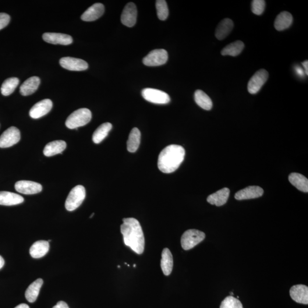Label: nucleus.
Returning a JSON list of instances; mask_svg holds the SVG:
<instances>
[{
	"instance_id": "nucleus-1",
	"label": "nucleus",
	"mask_w": 308,
	"mask_h": 308,
	"mask_svg": "<svg viewBox=\"0 0 308 308\" xmlns=\"http://www.w3.org/2000/svg\"><path fill=\"white\" fill-rule=\"evenodd\" d=\"M120 231L123 236L124 243L138 254H142L144 250L145 240L142 228L135 218L123 219Z\"/></svg>"
},
{
	"instance_id": "nucleus-2",
	"label": "nucleus",
	"mask_w": 308,
	"mask_h": 308,
	"mask_svg": "<svg viewBox=\"0 0 308 308\" xmlns=\"http://www.w3.org/2000/svg\"><path fill=\"white\" fill-rule=\"evenodd\" d=\"M185 157L184 148L177 144H171L163 150L158 157L159 170L166 173L174 172L182 164Z\"/></svg>"
},
{
	"instance_id": "nucleus-3",
	"label": "nucleus",
	"mask_w": 308,
	"mask_h": 308,
	"mask_svg": "<svg viewBox=\"0 0 308 308\" xmlns=\"http://www.w3.org/2000/svg\"><path fill=\"white\" fill-rule=\"evenodd\" d=\"M91 112L89 109L82 108L71 114L66 119L65 125L70 129L85 126L91 119Z\"/></svg>"
},
{
	"instance_id": "nucleus-4",
	"label": "nucleus",
	"mask_w": 308,
	"mask_h": 308,
	"mask_svg": "<svg viewBox=\"0 0 308 308\" xmlns=\"http://www.w3.org/2000/svg\"><path fill=\"white\" fill-rule=\"evenodd\" d=\"M86 197V190L83 186L78 185L71 190L65 201V208L73 211L79 208Z\"/></svg>"
},
{
	"instance_id": "nucleus-5",
	"label": "nucleus",
	"mask_w": 308,
	"mask_h": 308,
	"mask_svg": "<svg viewBox=\"0 0 308 308\" xmlns=\"http://www.w3.org/2000/svg\"><path fill=\"white\" fill-rule=\"evenodd\" d=\"M203 232L197 229L187 230L181 238V245L183 250L188 251L193 249L205 239Z\"/></svg>"
},
{
	"instance_id": "nucleus-6",
	"label": "nucleus",
	"mask_w": 308,
	"mask_h": 308,
	"mask_svg": "<svg viewBox=\"0 0 308 308\" xmlns=\"http://www.w3.org/2000/svg\"><path fill=\"white\" fill-rule=\"evenodd\" d=\"M141 95L145 100L155 104L165 105L170 102L168 94L155 88H144L141 91Z\"/></svg>"
},
{
	"instance_id": "nucleus-7",
	"label": "nucleus",
	"mask_w": 308,
	"mask_h": 308,
	"mask_svg": "<svg viewBox=\"0 0 308 308\" xmlns=\"http://www.w3.org/2000/svg\"><path fill=\"white\" fill-rule=\"evenodd\" d=\"M168 53L165 49H155L144 57L143 63L147 66H161L168 62Z\"/></svg>"
},
{
	"instance_id": "nucleus-8",
	"label": "nucleus",
	"mask_w": 308,
	"mask_h": 308,
	"mask_svg": "<svg viewBox=\"0 0 308 308\" xmlns=\"http://www.w3.org/2000/svg\"><path fill=\"white\" fill-rule=\"evenodd\" d=\"M269 74L267 70L261 69L258 70L251 77L248 84V90L251 94H256L259 91L268 79Z\"/></svg>"
},
{
	"instance_id": "nucleus-9",
	"label": "nucleus",
	"mask_w": 308,
	"mask_h": 308,
	"mask_svg": "<svg viewBox=\"0 0 308 308\" xmlns=\"http://www.w3.org/2000/svg\"><path fill=\"white\" fill-rule=\"evenodd\" d=\"M21 134L16 127H10L0 137V148H8L17 144L20 140Z\"/></svg>"
},
{
	"instance_id": "nucleus-10",
	"label": "nucleus",
	"mask_w": 308,
	"mask_h": 308,
	"mask_svg": "<svg viewBox=\"0 0 308 308\" xmlns=\"http://www.w3.org/2000/svg\"><path fill=\"white\" fill-rule=\"evenodd\" d=\"M60 65L63 68L70 71H84L86 70L88 68V63L83 59L70 57H63L59 60Z\"/></svg>"
},
{
	"instance_id": "nucleus-11",
	"label": "nucleus",
	"mask_w": 308,
	"mask_h": 308,
	"mask_svg": "<svg viewBox=\"0 0 308 308\" xmlns=\"http://www.w3.org/2000/svg\"><path fill=\"white\" fill-rule=\"evenodd\" d=\"M53 107V102L49 99H45L35 104L30 109L29 115L31 118L38 119L48 114Z\"/></svg>"
},
{
	"instance_id": "nucleus-12",
	"label": "nucleus",
	"mask_w": 308,
	"mask_h": 308,
	"mask_svg": "<svg viewBox=\"0 0 308 308\" xmlns=\"http://www.w3.org/2000/svg\"><path fill=\"white\" fill-rule=\"evenodd\" d=\"M137 9L133 2H129L125 7L121 15V22L127 27H133L137 22Z\"/></svg>"
},
{
	"instance_id": "nucleus-13",
	"label": "nucleus",
	"mask_w": 308,
	"mask_h": 308,
	"mask_svg": "<svg viewBox=\"0 0 308 308\" xmlns=\"http://www.w3.org/2000/svg\"><path fill=\"white\" fill-rule=\"evenodd\" d=\"M15 189L21 194L32 195L40 193L42 187L40 184L36 182L29 180H20L15 184Z\"/></svg>"
},
{
	"instance_id": "nucleus-14",
	"label": "nucleus",
	"mask_w": 308,
	"mask_h": 308,
	"mask_svg": "<svg viewBox=\"0 0 308 308\" xmlns=\"http://www.w3.org/2000/svg\"><path fill=\"white\" fill-rule=\"evenodd\" d=\"M263 194L264 190L260 187L249 186L238 191L235 194V197L238 200L255 199L262 196Z\"/></svg>"
},
{
	"instance_id": "nucleus-15",
	"label": "nucleus",
	"mask_w": 308,
	"mask_h": 308,
	"mask_svg": "<svg viewBox=\"0 0 308 308\" xmlns=\"http://www.w3.org/2000/svg\"><path fill=\"white\" fill-rule=\"evenodd\" d=\"M42 38L48 43L54 45H69L73 42V38L70 35L63 33H45Z\"/></svg>"
},
{
	"instance_id": "nucleus-16",
	"label": "nucleus",
	"mask_w": 308,
	"mask_h": 308,
	"mask_svg": "<svg viewBox=\"0 0 308 308\" xmlns=\"http://www.w3.org/2000/svg\"><path fill=\"white\" fill-rule=\"evenodd\" d=\"M104 5L101 3H96L89 7L81 18L84 21L90 22L98 19L104 15Z\"/></svg>"
},
{
	"instance_id": "nucleus-17",
	"label": "nucleus",
	"mask_w": 308,
	"mask_h": 308,
	"mask_svg": "<svg viewBox=\"0 0 308 308\" xmlns=\"http://www.w3.org/2000/svg\"><path fill=\"white\" fill-rule=\"evenodd\" d=\"M290 296L297 303L308 304V288L304 285L293 286L290 289Z\"/></svg>"
},
{
	"instance_id": "nucleus-18",
	"label": "nucleus",
	"mask_w": 308,
	"mask_h": 308,
	"mask_svg": "<svg viewBox=\"0 0 308 308\" xmlns=\"http://www.w3.org/2000/svg\"><path fill=\"white\" fill-rule=\"evenodd\" d=\"M40 84V79L39 77H31L27 80L21 84L20 92L24 96H28L34 93L38 89Z\"/></svg>"
},
{
	"instance_id": "nucleus-19",
	"label": "nucleus",
	"mask_w": 308,
	"mask_h": 308,
	"mask_svg": "<svg viewBox=\"0 0 308 308\" xmlns=\"http://www.w3.org/2000/svg\"><path fill=\"white\" fill-rule=\"evenodd\" d=\"M24 201V197L20 195L8 191H0V205L10 206L23 203Z\"/></svg>"
},
{
	"instance_id": "nucleus-20",
	"label": "nucleus",
	"mask_w": 308,
	"mask_h": 308,
	"mask_svg": "<svg viewBox=\"0 0 308 308\" xmlns=\"http://www.w3.org/2000/svg\"><path fill=\"white\" fill-rule=\"evenodd\" d=\"M230 191L228 188L222 189L217 193L210 195L207 197V201L212 205L222 206L226 203L229 196Z\"/></svg>"
},
{
	"instance_id": "nucleus-21",
	"label": "nucleus",
	"mask_w": 308,
	"mask_h": 308,
	"mask_svg": "<svg viewBox=\"0 0 308 308\" xmlns=\"http://www.w3.org/2000/svg\"><path fill=\"white\" fill-rule=\"evenodd\" d=\"M49 243L47 241L40 240L35 242L30 247L29 253L31 257L40 258L49 252Z\"/></svg>"
},
{
	"instance_id": "nucleus-22",
	"label": "nucleus",
	"mask_w": 308,
	"mask_h": 308,
	"mask_svg": "<svg viewBox=\"0 0 308 308\" xmlns=\"http://www.w3.org/2000/svg\"><path fill=\"white\" fill-rule=\"evenodd\" d=\"M233 28L232 20L225 19L223 20L216 29L215 35L219 40H224L231 32Z\"/></svg>"
},
{
	"instance_id": "nucleus-23",
	"label": "nucleus",
	"mask_w": 308,
	"mask_h": 308,
	"mask_svg": "<svg viewBox=\"0 0 308 308\" xmlns=\"http://www.w3.org/2000/svg\"><path fill=\"white\" fill-rule=\"evenodd\" d=\"M293 23V17L291 13L284 11L279 14L275 21V27L278 31L288 29Z\"/></svg>"
},
{
	"instance_id": "nucleus-24",
	"label": "nucleus",
	"mask_w": 308,
	"mask_h": 308,
	"mask_svg": "<svg viewBox=\"0 0 308 308\" xmlns=\"http://www.w3.org/2000/svg\"><path fill=\"white\" fill-rule=\"evenodd\" d=\"M66 147V143L63 140H55L48 143L44 149V154L46 157H52L61 153Z\"/></svg>"
},
{
	"instance_id": "nucleus-25",
	"label": "nucleus",
	"mask_w": 308,
	"mask_h": 308,
	"mask_svg": "<svg viewBox=\"0 0 308 308\" xmlns=\"http://www.w3.org/2000/svg\"><path fill=\"white\" fill-rule=\"evenodd\" d=\"M173 257L171 251L166 248L162 251L161 266L162 270L166 276L171 274L173 268Z\"/></svg>"
},
{
	"instance_id": "nucleus-26",
	"label": "nucleus",
	"mask_w": 308,
	"mask_h": 308,
	"mask_svg": "<svg viewBox=\"0 0 308 308\" xmlns=\"http://www.w3.org/2000/svg\"><path fill=\"white\" fill-rule=\"evenodd\" d=\"M289 180L296 189L304 193L308 192V180L306 176L299 173H292L289 176Z\"/></svg>"
},
{
	"instance_id": "nucleus-27",
	"label": "nucleus",
	"mask_w": 308,
	"mask_h": 308,
	"mask_svg": "<svg viewBox=\"0 0 308 308\" xmlns=\"http://www.w3.org/2000/svg\"><path fill=\"white\" fill-rule=\"evenodd\" d=\"M43 282V280L38 279L29 286L26 292V297L28 302L32 303L36 301Z\"/></svg>"
},
{
	"instance_id": "nucleus-28",
	"label": "nucleus",
	"mask_w": 308,
	"mask_h": 308,
	"mask_svg": "<svg viewBox=\"0 0 308 308\" xmlns=\"http://www.w3.org/2000/svg\"><path fill=\"white\" fill-rule=\"evenodd\" d=\"M141 133L138 128H134L131 131L128 140L127 142V148L130 153H135L139 148L140 143Z\"/></svg>"
},
{
	"instance_id": "nucleus-29",
	"label": "nucleus",
	"mask_w": 308,
	"mask_h": 308,
	"mask_svg": "<svg viewBox=\"0 0 308 308\" xmlns=\"http://www.w3.org/2000/svg\"><path fill=\"white\" fill-rule=\"evenodd\" d=\"M196 104L205 111H210L213 106L211 98L201 90H197L194 95Z\"/></svg>"
},
{
	"instance_id": "nucleus-30",
	"label": "nucleus",
	"mask_w": 308,
	"mask_h": 308,
	"mask_svg": "<svg viewBox=\"0 0 308 308\" xmlns=\"http://www.w3.org/2000/svg\"><path fill=\"white\" fill-rule=\"evenodd\" d=\"M112 125L111 123H105L99 126L95 131L93 135V141L95 144L101 142L105 138L108 136L110 131L112 129Z\"/></svg>"
},
{
	"instance_id": "nucleus-31",
	"label": "nucleus",
	"mask_w": 308,
	"mask_h": 308,
	"mask_svg": "<svg viewBox=\"0 0 308 308\" xmlns=\"http://www.w3.org/2000/svg\"><path fill=\"white\" fill-rule=\"evenodd\" d=\"M244 44L242 41H237L226 46L221 52L222 56H238L242 52Z\"/></svg>"
},
{
	"instance_id": "nucleus-32",
	"label": "nucleus",
	"mask_w": 308,
	"mask_h": 308,
	"mask_svg": "<svg viewBox=\"0 0 308 308\" xmlns=\"http://www.w3.org/2000/svg\"><path fill=\"white\" fill-rule=\"evenodd\" d=\"M20 80L16 77L9 78L6 79L2 84L1 87V94L4 96H8L15 91L19 85Z\"/></svg>"
},
{
	"instance_id": "nucleus-33",
	"label": "nucleus",
	"mask_w": 308,
	"mask_h": 308,
	"mask_svg": "<svg viewBox=\"0 0 308 308\" xmlns=\"http://www.w3.org/2000/svg\"><path fill=\"white\" fill-rule=\"evenodd\" d=\"M155 5L158 19L162 21L167 19L169 14L167 2L165 0H157Z\"/></svg>"
},
{
	"instance_id": "nucleus-34",
	"label": "nucleus",
	"mask_w": 308,
	"mask_h": 308,
	"mask_svg": "<svg viewBox=\"0 0 308 308\" xmlns=\"http://www.w3.org/2000/svg\"><path fill=\"white\" fill-rule=\"evenodd\" d=\"M220 308H244L242 303L238 299L229 296L223 301Z\"/></svg>"
},
{
	"instance_id": "nucleus-35",
	"label": "nucleus",
	"mask_w": 308,
	"mask_h": 308,
	"mask_svg": "<svg viewBox=\"0 0 308 308\" xmlns=\"http://www.w3.org/2000/svg\"><path fill=\"white\" fill-rule=\"evenodd\" d=\"M265 8V1L264 0H253L251 9L254 14L260 16L263 13Z\"/></svg>"
},
{
	"instance_id": "nucleus-36",
	"label": "nucleus",
	"mask_w": 308,
	"mask_h": 308,
	"mask_svg": "<svg viewBox=\"0 0 308 308\" xmlns=\"http://www.w3.org/2000/svg\"><path fill=\"white\" fill-rule=\"evenodd\" d=\"M10 17L8 14L0 13V30L3 29L9 24Z\"/></svg>"
},
{
	"instance_id": "nucleus-37",
	"label": "nucleus",
	"mask_w": 308,
	"mask_h": 308,
	"mask_svg": "<svg viewBox=\"0 0 308 308\" xmlns=\"http://www.w3.org/2000/svg\"><path fill=\"white\" fill-rule=\"evenodd\" d=\"M53 308H69V307L68 304H67L65 302L61 301V302H59Z\"/></svg>"
},
{
	"instance_id": "nucleus-38",
	"label": "nucleus",
	"mask_w": 308,
	"mask_h": 308,
	"mask_svg": "<svg viewBox=\"0 0 308 308\" xmlns=\"http://www.w3.org/2000/svg\"><path fill=\"white\" fill-rule=\"evenodd\" d=\"M295 70L297 75L300 77L304 76V72H303V70L302 68H300L299 66H296Z\"/></svg>"
},
{
	"instance_id": "nucleus-39",
	"label": "nucleus",
	"mask_w": 308,
	"mask_h": 308,
	"mask_svg": "<svg viewBox=\"0 0 308 308\" xmlns=\"http://www.w3.org/2000/svg\"><path fill=\"white\" fill-rule=\"evenodd\" d=\"M302 64L304 66V69H305V73L308 75V60L307 61H304L302 63Z\"/></svg>"
},
{
	"instance_id": "nucleus-40",
	"label": "nucleus",
	"mask_w": 308,
	"mask_h": 308,
	"mask_svg": "<svg viewBox=\"0 0 308 308\" xmlns=\"http://www.w3.org/2000/svg\"><path fill=\"white\" fill-rule=\"evenodd\" d=\"M15 308H30L29 306L27 305V304H20V305L17 306Z\"/></svg>"
},
{
	"instance_id": "nucleus-41",
	"label": "nucleus",
	"mask_w": 308,
	"mask_h": 308,
	"mask_svg": "<svg viewBox=\"0 0 308 308\" xmlns=\"http://www.w3.org/2000/svg\"><path fill=\"white\" fill-rule=\"evenodd\" d=\"M5 261L3 260V258L2 256H0V270L3 267L4 265Z\"/></svg>"
},
{
	"instance_id": "nucleus-42",
	"label": "nucleus",
	"mask_w": 308,
	"mask_h": 308,
	"mask_svg": "<svg viewBox=\"0 0 308 308\" xmlns=\"http://www.w3.org/2000/svg\"><path fill=\"white\" fill-rule=\"evenodd\" d=\"M94 215V213L92 214V215L90 216V218H91L92 217H93V216Z\"/></svg>"
},
{
	"instance_id": "nucleus-43",
	"label": "nucleus",
	"mask_w": 308,
	"mask_h": 308,
	"mask_svg": "<svg viewBox=\"0 0 308 308\" xmlns=\"http://www.w3.org/2000/svg\"><path fill=\"white\" fill-rule=\"evenodd\" d=\"M136 266H137V265H134V267H136Z\"/></svg>"
}]
</instances>
